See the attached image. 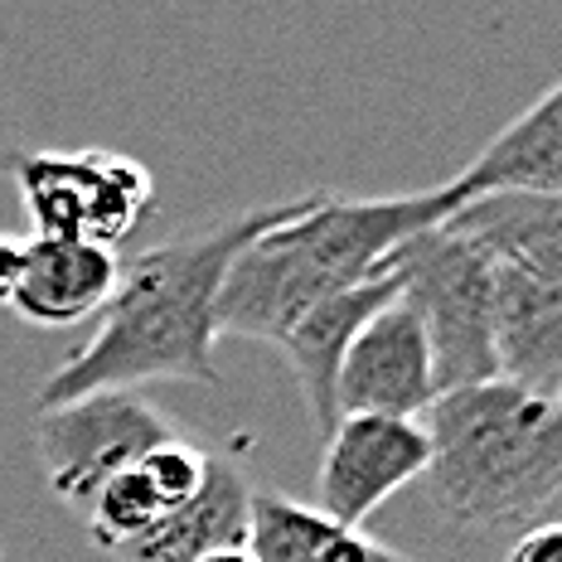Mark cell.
I'll use <instances>...</instances> for the list:
<instances>
[{"mask_svg": "<svg viewBox=\"0 0 562 562\" xmlns=\"http://www.w3.org/2000/svg\"><path fill=\"white\" fill-rule=\"evenodd\" d=\"M505 562H562V519L558 524H538L509 548Z\"/></svg>", "mask_w": 562, "mask_h": 562, "instance_id": "cell-18", "label": "cell"}, {"mask_svg": "<svg viewBox=\"0 0 562 562\" xmlns=\"http://www.w3.org/2000/svg\"><path fill=\"white\" fill-rule=\"evenodd\" d=\"M83 519H88L92 543H98L102 553H122V548H132L136 538H146L166 519V505H160L156 490L146 485L140 465H132V471L112 475L108 485L98 490V499L88 505Z\"/></svg>", "mask_w": 562, "mask_h": 562, "instance_id": "cell-16", "label": "cell"}, {"mask_svg": "<svg viewBox=\"0 0 562 562\" xmlns=\"http://www.w3.org/2000/svg\"><path fill=\"white\" fill-rule=\"evenodd\" d=\"M122 281V257L78 238H20V267L5 306L30 325L68 330V325L102 315Z\"/></svg>", "mask_w": 562, "mask_h": 562, "instance_id": "cell-9", "label": "cell"}, {"mask_svg": "<svg viewBox=\"0 0 562 562\" xmlns=\"http://www.w3.org/2000/svg\"><path fill=\"white\" fill-rule=\"evenodd\" d=\"M243 548L252 553V562H413L281 490H252Z\"/></svg>", "mask_w": 562, "mask_h": 562, "instance_id": "cell-15", "label": "cell"}, {"mask_svg": "<svg viewBox=\"0 0 562 562\" xmlns=\"http://www.w3.org/2000/svg\"><path fill=\"white\" fill-rule=\"evenodd\" d=\"M427 485L461 529H505L562 495V417L505 379L441 393L422 413Z\"/></svg>", "mask_w": 562, "mask_h": 562, "instance_id": "cell-3", "label": "cell"}, {"mask_svg": "<svg viewBox=\"0 0 562 562\" xmlns=\"http://www.w3.org/2000/svg\"><path fill=\"white\" fill-rule=\"evenodd\" d=\"M180 437L146 393H88L78 403L44 407L34 422V451L44 480L68 509H83L112 475L140 465L160 441Z\"/></svg>", "mask_w": 562, "mask_h": 562, "instance_id": "cell-6", "label": "cell"}, {"mask_svg": "<svg viewBox=\"0 0 562 562\" xmlns=\"http://www.w3.org/2000/svg\"><path fill=\"white\" fill-rule=\"evenodd\" d=\"M495 369L514 389L548 397L562 389V286L495 262Z\"/></svg>", "mask_w": 562, "mask_h": 562, "instance_id": "cell-11", "label": "cell"}, {"mask_svg": "<svg viewBox=\"0 0 562 562\" xmlns=\"http://www.w3.org/2000/svg\"><path fill=\"white\" fill-rule=\"evenodd\" d=\"M10 180L34 238H78L116 252L156 209V180L126 150H15Z\"/></svg>", "mask_w": 562, "mask_h": 562, "instance_id": "cell-5", "label": "cell"}, {"mask_svg": "<svg viewBox=\"0 0 562 562\" xmlns=\"http://www.w3.org/2000/svg\"><path fill=\"white\" fill-rule=\"evenodd\" d=\"M306 199L311 194L257 204L248 214H233L204 233H184V238L126 257L122 281H116L92 339L44 379L40 413L78 403L88 393H140V383L156 379L218 383L214 315L233 257L248 248L257 233L301 214Z\"/></svg>", "mask_w": 562, "mask_h": 562, "instance_id": "cell-1", "label": "cell"}, {"mask_svg": "<svg viewBox=\"0 0 562 562\" xmlns=\"http://www.w3.org/2000/svg\"><path fill=\"white\" fill-rule=\"evenodd\" d=\"M465 199L475 194H562V78L529 102L485 150L451 175Z\"/></svg>", "mask_w": 562, "mask_h": 562, "instance_id": "cell-12", "label": "cell"}, {"mask_svg": "<svg viewBox=\"0 0 562 562\" xmlns=\"http://www.w3.org/2000/svg\"><path fill=\"white\" fill-rule=\"evenodd\" d=\"M427 431L407 417H339L315 475V509L359 529L403 485L427 475Z\"/></svg>", "mask_w": 562, "mask_h": 562, "instance_id": "cell-8", "label": "cell"}, {"mask_svg": "<svg viewBox=\"0 0 562 562\" xmlns=\"http://www.w3.org/2000/svg\"><path fill=\"white\" fill-rule=\"evenodd\" d=\"M199 562H252V553H248V548H224V553H209Z\"/></svg>", "mask_w": 562, "mask_h": 562, "instance_id": "cell-20", "label": "cell"}, {"mask_svg": "<svg viewBox=\"0 0 562 562\" xmlns=\"http://www.w3.org/2000/svg\"><path fill=\"white\" fill-rule=\"evenodd\" d=\"M15 267H20V238H0V306L10 301V286H15Z\"/></svg>", "mask_w": 562, "mask_h": 562, "instance_id": "cell-19", "label": "cell"}, {"mask_svg": "<svg viewBox=\"0 0 562 562\" xmlns=\"http://www.w3.org/2000/svg\"><path fill=\"white\" fill-rule=\"evenodd\" d=\"M209 461H214V456H209L204 447H194V441H184V437H170L140 461V475H146V485L156 490L160 505L175 509V505H184V499H194L199 490H204Z\"/></svg>", "mask_w": 562, "mask_h": 562, "instance_id": "cell-17", "label": "cell"}, {"mask_svg": "<svg viewBox=\"0 0 562 562\" xmlns=\"http://www.w3.org/2000/svg\"><path fill=\"white\" fill-rule=\"evenodd\" d=\"M248 505H252L248 475L233 461H224V456H214L204 490L194 499H184V505L166 509V519L156 529L112 558L116 562H199L209 553H224V548H243V538H248Z\"/></svg>", "mask_w": 562, "mask_h": 562, "instance_id": "cell-14", "label": "cell"}, {"mask_svg": "<svg viewBox=\"0 0 562 562\" xmlns=\"http://www.w3.org/2000/svg\"><path fill=\"white\" fill-rule=\"evenodd\" d=\"M397 291H403V277L383 272L373 281H359V286L339 291V296L321 301L315 311H306L296 325H291L286 335L277 339V349L286 355L291 373H296L301 383V397H306V413L315 427L330 437L335 431V379H339V359H345L349 339H355L359 330H364V321L373 311H383L389 301H397Z\"/></svg>", "mask_w": 562, "mask_h": 562, "instance_id": "cell-10", "label": "cell"}, {"mask_svg": "<svg viewBox=\"0 0 562 562\" xmlns=\"http://www.w3.org/2000/svg\"><path fill=\"white\" fill-rule=\"evenodd\" d=\"M431 403H437L431 345L417 311L397 291V301L373 311L364 330L349 339L345 359H339V379H335V413L422 422Z\"/></svg>", "mask_w": 562, "mask_h": 562, "instance_id": "cell-7", "label": "cell"}, {"mask_svg": "<svg viewBox=\"0 0 562 562\" xmlns=\"http://www.w3.org/2000/svg\"><path fill=\"white\" fill-rule=\"evenodd\" d=\"M465 194L456 180L417 194L345 199L311 190L301 214L257 233L233 257L218 291V339H262L277 345L291 325L339 291L393 272V252L417 233L447 224Z\"/></svg>", "mask_w": 562, "mask_h": 562, "instance_id": "cell-2", "label": "cell"}, {"mask_svg": "<svg viewBox=\"0 0 562 562\" xmlns=\"http://www.w3.org/2000/svg\"><path fill=\"white\" fill-rule=\"evenodd\" d=\"M553 407H558V417H562V389H558V397H553Z\"/></svg>", "mask_w": 562, "mask_h": 562, "instance_id": "cell-21", "label": "cell"}, {"mask_svg": "<svg viewBox=\"0 0 562 562\" xmlns=\"http://www.w3.org/2000/svg\"><path fill=\"white\" fill-rule=\"evenodd\" d=\"M403 277V301L417 311L437 364V397L499 379L495 369V262L437 224L393 252Z\"/></svg>", "mask_w": 562, "mask_h": 562, "instance_id": "cell-4", "label": "cell"}, {"mask_svg": "<svg viewBox=\"0 0 562 562\" xmlns=\"http://www.w3.org/2000/svg\"><path fill=\"white\" fill-rule=\"evenodd\" d=\"M447 224L490 262L562 286V194H475Z\"/></svg>", "mask_w": 562, "mask_h": 562, "instance_id": "cell-13", "label": "cell"}]
</instances>
